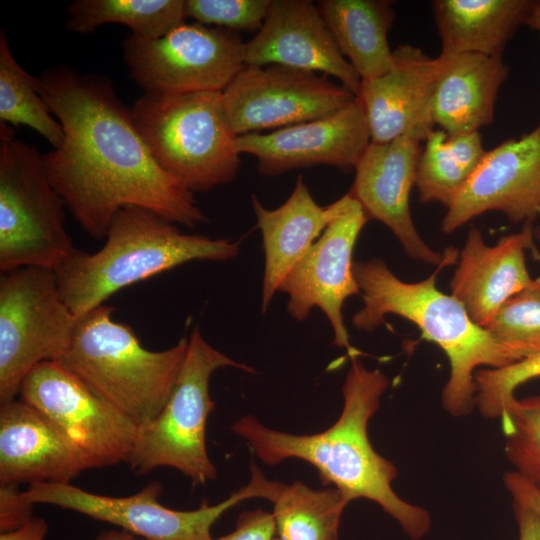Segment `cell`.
Instances as JSON below:
<instances>
[{"mask_svg": "<svg viewBox=\"0 0 540 540\" xmlns=\"http://www.w3.org/2000/svg\"><path fill=\"white\" fill-rule=\"evenodd\" d=\"M35 86L64 131L61 145L42 155L47 175L90 237L105 238L129 206L189 228L208 221L194 194L155 162L108 78L60 66L36 76Z\"/></svg>", "mask_w": 540, "mask_h": 540, "instance_id": "obj_1", "label": "cell"}, {"mask_svg": "<svg viewBox=\"0 0 540 540\" xmlns=\"http://www.w3.org/2000/svg\"><path fill=\"white\" fill-rule=\"evenodd\" d=\"M342 386L343 409L328 429L296 435L266 427L255 417L238 419L232 430L243 438L256 457L267 465L297 458L313 465L324 484H332L349 501L368 499L377 503L413 540L431 529V516L392 488L395 465L378 454L368 436V424L389 387L388 377L370 370L355 356Z\"/></svg>", "mask_w": 540, "mask_h": 540, "instance_id": "obj_2", "label": "cell"}, {"mask_svg": "<svg viewBox=\"0 0 540 540\" xmlns=\"http://www.w3.org/2000/svg\"><path fill=\"white\" fill-rule=\"evenodd\" d=\"M437 269L418 282L399 279L380 258L354 262L363 307L352 317L359 330L373 331L387 314L403 317L447 356L450 375L443 388V408L451 416L468 415L476 407L475 373L481 366L502 368L520 361L516 353L475 324L464 306L436 287Z\"/></svg>", "mask_w": 540, "mask_h": 540, "instance_id": "obj_3", "label": "cell"}, {"mask_svg": "<svg viewBox=\"0 0 540 540\" xmlns=\"http://www.w3.org/2000/svg\"><path fill=\"white\" fill-rule=\"evenodd\" d=\"M102 248H76L55 269L69 309L80 316L139 281L192 261L224 262L240 251L237 241L187 234L154 212L136 206L113 218Z\"/></svg>", "mask_w": 540, "mask_h": 540, "instance_id": "obj_4", "label": "cell"}, {"mask_svg": "<svg viewBox=\"0 0 540 540\" xmlns=\"http://www.w3.org/2000/svg\"><path fill=\"white\" fill-rule=\"evenodd\" d=\"M113 311L103 304L78 316L71 343L56 362L141 427L165 406L188 339L148 350L130 326L113 320Z\"/></svg>", "mask_w": 540, "mask_h": 540, "instance_id": "obj_5", "label": "cell"}, {"mask_svg": "<svg viewBox=\"0 0 540 540\" xmlns=\"http://www.w3.org/2000/svg\"><path fill=\"white\" fill-rule=\"evenodd\" d=\"M159 167L192 192L230 183L240 168L221 93L144 94L130 108Z\"/></svg>", "mask_w": 540, "mask_h": 540, "instance_id": "obj_6", "label": "cell"}, {"mask_svg": "<svg viewBox=\"0 0 540 540\" xmlns=\"http://www.w3.org/2000/svg\"><path fill=\"white\" fill-rule=\"evenodd\" d=\"M42 155L0 124V270L57 269L76 250Z\"/></svg>", "mask_w": 540, "mask_h": 540, "instance_id": "obj_7", "label": "cell"}, {"mask_svg": "<svg viewBox=\"0 0 540 540\" xmlns=\"http://www.w3.org/2000/svg\"><path fill=\"white\" fill-rule=\"evenodd\" d=\"M223 367L254 372L211 346L195 327L165 406L152 422L138 429L127 461L134 472L143 475L159 467H171L195 485L216 479L217 470L207 452L206 425L215 406L209 393L210 377Z\"/></svg>", "mask_w": 540, "mask_h": 540, "instance_id": "obj_8", "label": "cell"}, {"mask_svg": "<svg viewBox=\"0 0 540 540\" xmlns=\"http://www.w3.org/2000/svg\"><path fill=\"white\" fill-rule=\"evenodd\" d=\"M76 316L55 270L21 267L0 275V403L16 399L27 374L56 361L73 338Z\"/></svg>", "mask_w": 540, "mask_h": 540, "instance_id": "obj_9", "label": "cell"}, {"mask_svg": "<svg viewBox=\"0 0 540 540\" xmlns=\"http://www.w3.org/2000/svg\"><path fill=\"white\" fill-rule=\"evenodd\" d=\"M283 483L267 479L252 465L247 485L225 500L194 510H175L159 502L162 485L148 483L139 492L114 497L95 494L70 483H33L23 491L33 504H49L71 510L95 520L110 523L147 540H213L211 529L230 508L250 498L274 502Z\"/></svg>", "mask_w": 540, "mask_h": 540, "instance_id": "obj_10", "label": "cell"}, {"mask_svg": "<svg viewBox=\"0 0 540 540\" xmlns=\"http://www.w3.org/2000/svg\"><path fill=\"white\" fill-rule=\"evenodd\" d=\"M122 48L129 75L144 94L222 93L245 67L238 32L197 22L158 39L130 34Z\"/></svg>", "mask_w": 540, "mask_h": 540, "instance_id": "obj_11", "label": "cell"}, {"mask_svg": "<svg viewBox=\"0 0 540 540\" xmlns=\"http://www.w3.org/2000/svg\"><path fill=\"white\" fill-rule=\"evenodd\" d=\"M18 396L65 435L86 469L128 461L139 427L56 361L32 369Z\"/></svg>", "mask_w": 540, "mask_h": 540, "instance_id": "obj_12", "label": "cell"}, {"mask_svg": "<svg viewBox=\"0 0 540 540\" xmlns=\"http://www.w3.org/2000/svg\"><path fill=\"white\" fill-rule=\"evenodd\" d=\"M236 136L281 129L334 114L356 95L328 76L281 65H245L221 93Z\"/></svg>", "mask_w": 540, "mask_h": 540, "instance_id": "obj_13", "label": "cell"}, {"mask_svg": "<svg viewBox=\"0 0 540 540\" xmlns=\"http://www.w3.org/2000/svg\"><path fill=\"white\" fill-rule=\"evenodd\" d=\"M347 194L342 212L289 272L279 291L289 296L286 309L297 321L305 320L312 309L318 307L330 322L333 344L351 353L342 310L347 298L360 295L352 256L359 234L369 219L361 205Z\"/></svg>", "mask_w": 540, "mask_h": 540, "instance_id": "obj_14", "label": "cell"}, {"mask_svg": "<svg viewBox=\"0 0 540 540\" xmlns=\"http://www.w3.org/2000/svg\"><path fill=\"white\" fill-rule=\"evenodd\" d=\"M488 211L523 224L540 216V121L522 137L487 150L447 208L441 230L451 233Z\"/></svg>", "mask_w": 540, "mask_h": 540, "instance_id": "obj_15", "label": "cell"}, {"mask_svg": "<svg viewBox=\"0 0 540 540\" xmlns=\"http://www.w3.org/2000/svg\"><path fill=\"white\" fill-rule=\"evenodd\" d=\"M370 143L364 106L356 97L350 105L326 117L268 133L237 136L234 148L240 155L256 157L260 174L276 176L317 165L349 171Z\"/></svg>", "mask_w": 540, "mask_h": 540, "instance_id": "obj_16", "label": "cell"}, {"mask_svg": "<svg viewBox=\"0 0 540 540\" xmlns=\"http://www.w3.org/2000/svg\"><path fill=\"white\" fill-rule=\"evenodd\" d=\"M420 141L407 136L386 143L371 142L355 166L348 192L368 219L386 225L412 259L444 267L456 262V251L441 253L421 238L410 212V192L416 182Z\"/></svg>", "mask_w": 540, "mask_h": 540, "instance_id": "obj_17", "label": "cell"}, {"mask_svg": "<svg viewBox=\"0 0 540 540\" xmlns=\"http://www.w3.org/2000/svg\"><path fill=\"white\" fill-rule=\"evenodd\" d=\"M385 74L361 82L358 97L366 113L371 142L386 143L401 136L425 141L435 129L432 105L446 56L432 58L420 48L401 44Z\"/></svg>", "mask_w": 540, "mask_h": 540, "instance_id": "obj_18", "label": "cell"}, {"mask_svg": "<svg viewBox=\"0 0 540 540\" xmlns=\"http://www.w3.org/2000/svg\"><path fill=\"white\" fill-rule=\"evenodd\" d=\"M245 65L320 72L356 96L362 82L336 46L318 5L308 0H271L262 27L245 42Z\"/></svg>", "mask_w": 540, "mask_h": 540, "instance_id": "obj_19", "label": "cell"}, {"mask_svg": "<svg viewBox=\"0 0 540 540\" xmlns=\"http://www.w3.org/2000/svg\"><path fill=\"white\" fill-rule=\"evenodd\" d=\"M534 238L532 223L494 245L484 242L479 228L469 230L450 289L478 326L486 328L499 308L532 281L526 251L538 252Z\"/></svg>", "mask_w": 540, "mask_h": 540, "instance_id": "obj_20", "label": "cell"}, {"mask_svg": "<svg viewBox=\"0 0 540 540\" xmlns=\"http://www.w3.org/2000/svg\"><path fill=\"white\" fill-rule=\"evenodd\" d=\"M86 470L77 449L38 409L16 398L0 407V485L70 483Z\"/></svg>", "mask_w": 540, "mask_h": 540, "instance_id": "obj_21", "label": "cell"}, {"mask_svg": "<svg viewBox=\"0 0 540 540\" xmlns=\"http://www.w3.org/2000/svg\"><path fill=\"white\" fill-rule=\"evenodd\" d=\"M347 199L348 194H345L327 206H320L302 175H298L288 199L276 209L265 208L256 195L251 196L265 255L261 292L263 314L283 280L328 224L342 212Z\"/></svg>", "mask_w": 540, "mask_h": 540, "instance_id": "obj_22", "label": "cell"}, {"mask_svg": "<svg viewBox=\"0 0 540 540\" xmlns=\"http://www.w3.org/2000/svg\"><path fill=\"white\" fill-rule=\"evenodd\" d=\"M444 55L446 65L433 97L434 123L451 135L477 132L494 120L498 91L509 67L503 56Z\"/></svg>", "mask_w": 540, "mask_h": 540, "instance_id": "obj_23", "label": "cell"}, {"mask_svg": "<svg viewBox=\"0 0 540 540\" xmlns=\"http://www.w3.org/2000/svg\"><path fill=\"white\" fill-rule=\"evenodd\" d=\"M534 0H434L441 53L503 56Z\"/></svg>", "mask_w": 540, "mask_h": 540, "instance_id": "obj_24", "label": "cell"}, {"mask_svg": "<svg viewBox=\"0 0 540 540\" xmlns=\"http://www.w3.org/2000/svg\"><path fill=\"white\" fill-rule=\"evenodd\" d=\"M317 5L336 46L362 81L391 69L388 32L395 12L390 1L322 0Z\"/></svg>", "mask_w": 540, "mask_h": 540, "instance_id": "obj_25", "label": "cell"}, {"mask_svg": "<svg viewBox=\"0 0 540 540\" xmlns=\"http://www.w3.org/2000/svg\"><path fill=\"white\" fill-rule=\"evenodd\" d=\"M487 150L479 131L451 135L434 129L424 141L416 170L419 199L448 208Z\"/></svg>", "mask_w": 540, "mask_h": 540, "instance_id": "obj_26", "label": "cell"}, {"mask_svg": "<svg viewBox=\"0 0 540 540\" xmlns=\"http://www.w3.org/2000/svg\"><path fill=\"white\" fill-rule=\"evenodd\" d=\"M186 18L184 0H77L68 6L66 28L84 34L116 23L133 35L158 39Z\"/></svg>", "mask_w": 540, "mask_h": 540, "instance_id": "obj_27", "label": "cell"}, {"mask_svg": "<svg viewBox=\"0 0 540 540\" xmlns=\"http://www.w3.org/2000/svg\"><path fill=\"white\" fill-rule=\"evenodd\" d=\"M349 503L335 487L316 490L298 480L284 484L273 502L277 536L280 540H337Z\"/></svg>", "mask_w": 540, "mask_h": 540, "instance_id": "obj_28", "label": "cell"}, {"mask_svg": "<svg viewBox=\"0 0 540 540\" xmlns=\"http://www.w3.org/2000/svg\"><path fill=\"white\" fill-rule=\"evenodd\" d=\"M0 121L30 127L53 147L61 145L64 131L35 86V77L13 56L5 33L0 32Z\"/></svg>", "mask_w": 540, "mask_h": 540, "instance_id": "obj_29", "label": "cell"}, {"mask_svg": "<svg viewBox=\"0 0 540 540\" xmlns=\"http://www.w3.org/2000/svg\"><path fill=\"white\" fill-rule=\"evenodd\" d=\"M520 360L540 353V276L510 297L485 328Z\"/></svg>", "mask_w": 540, "mask_h": 540, "instance_id": "obj_30", "label": "cell"}, {"mask_svg": "<svg viewBox=\"0 0 540 540\" xmlns=\"http://www.w3.org/2000/svg\"><path fill=\"white\" fill-rule=\"evenodd\" d=\"M500 419L505 454L514 471L540 488V395L514 396Z\"/></svg>", "mask_w": 540, "mask_h": 540, "instance_id": "obj_31", "label": "cell"}, {"mask_svg": "<svg viewBox=\"0 0 540 540\" xmlns=\"http://www.w3.org/2000/svg\"><path fill=\"white\" fill-rule=\"evenodd\" d=\"M540 377V353L502 368H483L475 373L476 408L488 419L501 418L516 388Z\"/></svg>", "mask_w": 540, "mask_h": 540, "instance_id": "obj_32", "label": "cell"}, {"mask_svg": "<svg viewBox=\"0 0 540 540\" xmlns=\"http://www.w3.org/2000/svg\"><path fill=\"white\" fill-rule=\"evenodd\" d=\"M271 0H184L187 18L234 32H258Z\"/></svg>", "mask_w": 540, "mask_h": 540, "instance_id": "obj_33", "label": "cell"}, {"mask_svg": "<svg viewBox=\"0 0 540 540\" xmlns=\"http://www.w3.org/2000/svg\"><path fill=\"white\" fill-rule=\"evenodd\" d=\"M213 540H280L273 513L263 509L249 510L239 515L231 533Z\"/></svg>", "mask_w": 540, "mask_h": 540, "instance_id": "obj_34", "label": "cell"}, {"mask_svg": "<svg viewBox=\"0 0 540 540\" xmlns=\"http://www.w3.org/2000/svg\"><path fill=\"white\" fill-rule=\"evenodd\" d=\"M33 503L18 485H0V531L9 532L25 525L32 517Z\"/></svg>", "mask_w": 540, "mask_h": 540, "instance_id": "obj_35", "label": "cell"}, {"mask_svg": "<svg viewBox=\"0 0 540 540\" xmlns=\"http://www.w3.org/2000/svg\"><path fill=\"white\" fill-rule=\"evenodd\" d=\"M504 485L512 496L513 501L519 502L540 518V488L529 482L515 471H509L503 476Z\"/></svg>", "mask_w": 540, "mask_h": 540, "instance_id": "obj_36", "label": "cell"}, {"mask_svg": "<svg viewBox=\"0 0 540 540\" xmlns=\"http://www.w3.org/2000/svg\"><path fill=\"white\" fill-rule=\"evenodd\" d=\"M518 540H540V518L527 506L513 501Z\"/></svg>", "mask_w": 540, "mask_h": 540, "instance_id": "obj_37", "label": "cell"}, {"mask_svg": "<svg viewBox=\"0 0 540 540\" xmlns=\"http://www.w3.org/2000/svg\"><path fill=\"white\" fill-rule=\"evenodd\" d=\"M48 524L45 519L33 516L22 527L0 534V540H44L48 534Z\"/></svg>", "mask_w": 540, "mask_h": 540, "instance_id": "obj_38", "label": "cell"}, {"mask_svg": "<svg viewBox=\"0 0 540 540\" xmlns=\"http://www.w3.org/2000/svg\"><path fill=\"white\" fill-rule=\"evenodd\" d=\"M93 540H147L124 530H108L101 532Z\"/></svg>", "mask_w": 540, "mask_h": 540, "instance_id": "obj_39", "label": "cell"}, {"mask_svg": "<svg viewBox=\"0 0 540 540\" xmlns=\"http://www.w3.org/2000/svg\"><path fill=\"white\" fill-rule=\"evenodd\" d=\"M525 25L536 31L540 36V0H534Z\"/></svg>", "mask_w": 540, "mask_h": 540, "instance_id": "obj_40", "label": "cell"}, {"mask_svg": "<svg viewBox=\"0 0 540 540\" xmlns=\"http://www.w3.org/2000/svg\"><path fill=\"white\" fill-rule=\"evenodd\" d=\"M534 237L540 242V225L534 228ZM536 258L540 260V254Z\"/></svg>", "mask_w": 540, "mask_h": 540, "instance_id": "obj_41", "label": "cell"}]
</instances>
